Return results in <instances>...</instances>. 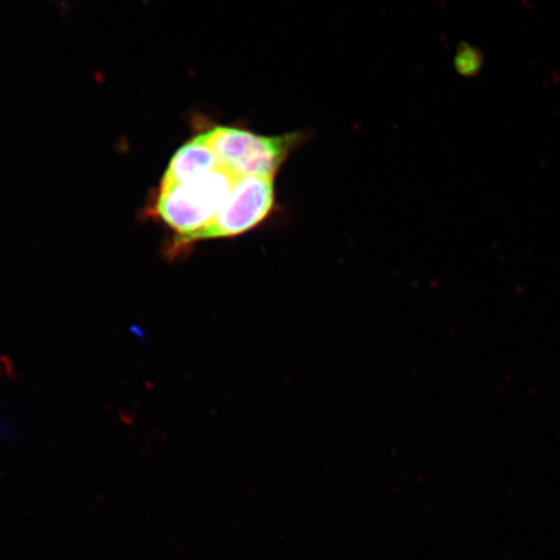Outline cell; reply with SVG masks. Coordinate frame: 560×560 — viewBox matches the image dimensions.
I'll return each mask as SVG.
<instances>
[{
  "instance_id": "6da1fadb",
  "label": "cell",
  "mask_w": 560,
  "mask_h": 560,
  "mask_svg": "<svg viewBox=\"0 0 560 560\" xmlns=\"http://www.w3.org/2000/svg\"><path fill=\"white\" fill-rule=\"evenodd\" d=\"M236 178L221 166L179 184H160L147 213L172 231L170 258L191 247L194 237L214 220Z\"/></svg>"
},
{
  "instance_id": "7a4b0ae2",
  "label": "cell",
  "mask_w": 560,
  "mask_h": 560,
  "mask_svg": "<svg viewBox=\"0 0 560 560\" xmlns=\"http://www.w3.org/2000/svg\"><path fill=\"white\" fill-rule=\"evenodd\" d=\"M210 150L222 167L237 177L275 175L296 143V136L265 137L230 126H215L205 132Z\"/></svg>"
},
{
  "instance_id": "3957f363",
  "label": "cell",
  "mask_w": 560,
  "mask_h": 560,
  "mask_svg": "<svg viewBox=\"0 0 560 560\" xmlns=\"http://www.w3.org/2000/svg\"><path fill=\"white\" fill-rule=\"evenodd\" d=\"M275 201V178L237 177L214 220L194 237L191 245L248 233L266 220Z\"/></svg>"
},
{
  "instance_id": "277c9868",
  "label": "cell",
  "mask_w": 560,
  "mask_h": 560,
  "mask_svg": "<svg viewBox=\"0 0 560 560\" xmlns=\"http://www.w3.org/2000/svg\"><path fill=\"white\" fill-rule=\"evenodd\" d=\"M219 167L220 161L210 150L206 136H196L174 153L161 184H179Z\"/></svg>"
}]
</instances>
